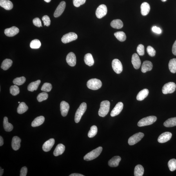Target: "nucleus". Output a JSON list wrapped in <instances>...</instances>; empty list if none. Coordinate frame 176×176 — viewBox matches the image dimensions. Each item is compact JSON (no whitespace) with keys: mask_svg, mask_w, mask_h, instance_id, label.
I'll return each mask as SVG.
<instances>
[{"mask_svg":"<svg viewBox=\"0 0 176 176\" xmlns=\"http://www.w3.org/2000/svg\"><path fill=\"white\" fill-rule=\"evenodd\" d=\"M42 20L44 22V26H48L50 25L51 23L50 18L47 15H44L42 18Z\"/></svg>","mask_w":176,"mask_h":176,"instance_id":"obj_46","label":"nucleus"},{"mask_svg":"<svg viewBox=\"0 0 176 176\" xmlns=\"http://www.w3.org/2000/svg\"><path fill=\"white\" fill-rule=\"evenodd\" d=\"M163 124L166 127H171L176 126V117L168 119L164 122Z\"/></svg>","mask_w":176,"mask_h":176,"instance_id":"obj_31","label":"nucleus"},{"mask_svg":"<svg viewBox=\"0 0 176 176\" xmlns=\"http://www.w3.org/2000/svg\"><path fill=\"white\" fill-rule=\"evenodd\" d=\"M107 12V7L104 4L100 5L96 11V15L98 18L100 19L106 15Z\"/></svg>","mask_w":176,"mask_h":176,"instance_id":"obj_9","label":"nucleus"},{"mask_svg":"<svg viewBox=\"0 0 176 176\" xmlns=\"http://www.w3.org/2000/svg\"><path fill=\"white\" fill-rule=\"evenodd\" d=\"M176 84L173 82H170L165 84L162 88V92L164 94L173 93L175 90Z\"/></svg>","mask_w":176,"mask_h":176,"instance_id":"obj_6","label":"nucleus"},{"mask_svg":"<svg viewBox=\"0 0 176 176\" xmlns=\"http://www.w3.org/2000/svg\"><path fill=\"white\" fill-rule=\"evenodd\" d=\"M172 137V134L166 132L161 134L158 138V142L160 143H163L169 141Z\"/></svg>","mask_w":176,"mask_h":176,"instance_id":"obj_11","label":"nucleus"},{"mask_svg":"<svg viewBox=\"0 0 176 176\" xmlns=\"http://www.w3.org/2000/svg\"><path fill=\"white\" fill-rule=\"evenodd\" d=\"M60 108L62 115L63 117H65L67 115L69 110V105L65 101H62L60 105Z\"/></svg>","mask_w":176,"mask_h":176,"instance_id":"obj_15","label":"nucleus"},{"mask_svg":"<svg viewBox=\"0 0 176 176\" xmlns=\"http://www.w3.org/2000/svg\"><path fill=\"white\" fill-rule=\"evenodd\" d=\"M147 51L150 56L153 57L155 56L156 51L152 46H148L147 48Z\"/></svg>","mask_w":176,"mask_h":176,"instance_id":"obj_45","label":"nucleus"},{"mask_svg":"<svg viewBox=\"0 0 176 176\" xmlns=\"http://www.w3.org/2000/svg\"><path fill=\"white\" fill-rule=\"evenodd\" d=\"M123 108V104L122 102H120L116 105L114 108L111 111V116L112 117H114L119 115L121 112Z\"/></svg>","mask_w":176,"mask_h":176,"instance_id":"obj_12","label":"nucleus"},{"mask_svg":"<svg viewBox=\"0 0 176 176\" xmlns=\"http://www.w3.org/2000/svg\"><path fill=\"white\" fill-rule=\"evenodd\" d=\"M33 24L35 26L38 27H40L42 26L41 21L39 18H36L33 19Z\"/></svg>","mask_w":176,"mask_h":176,"instance_id":"obj_48","label":"nucleus"},{"mask_svg":"<svg viewBox=\"0 0 176 176\" xmlns=\"http://www.w3.org/2000/svg\"><path fill=\"white\" fill-rule=\"evenodd\" d=\"M28 109V107L24 102L20 103L17 109V113L20 114H23Z\"/></svg>","mask_w":176,"mask_h":176,"instance_id":"obj_33","label":"nucleus"},{"mask_svg":"<svg viewBox=\"0 0 176 176\" xmlns=\"http://www.w3.org/2000/svg\"><path fill=\"white\" fill-rule=\"evenodd\" d=\"M4 172V170L2 169L1 167H0V176H1L3 175Z\"/></svg>","mask_w":176,"mask_h":176,"instance_id":"obj_54","label":"nucleus"},{"mask_svg":"<svg viewBox=\"0 0 176 176\" xmlns=\"http://www.w3.org/2000/svg\"><path fill=\"white\" fill-rule=\"evenodd\" d=\"M86 0H73V5L76 7L83 5L86 3Z\"/></svg>","mask_w":176,"mask_h":176,"instance_id":"obj_47","label":"nucleus"},{"mask_svg":"<svg viewBox=\"0 0 176 176\" xmlns=\"http://www.w3.org/2000/svg\"><path fill=\"white\" fill-rule=\"evenodd\" d=\"M3 127L4 130L7 132H10L12 131L13 129L12 125L8 122V118L5 117L3 120Z\"/></svg>","mask_w":176,"mask_h":176,"instance_id":"obj_30","label":"nucleus"},{"mask_svg":"<svg viewBox=\"0 0 176 176\" xmlns=\"http://www.w3.org/2000/svg\"><path fill=\"white\" fill-rule=\"evenodd\" d=\"M161 1L162 2H165L167 1V0H161Z\"/></svg>","mask_w":176,"mask_h":176,"instance_id":"obj_56","label":"nucleus"},{"mask_svg":"<svg viewBox=\"0 0 176 176\" xmlns=\"http://www.w3.org/2000/svg\"><path fill=\"white\" fill-rule=\"evenodd\" d=\"M141 13L143 16H146L150 12V5L146 2H144L141 6Z\"/></svg>","mask_w":176,"mask_h":176,"instance_id":"obj_23","label":"nucleus"},{"mask_svg":"<svg viewBox=\"0 0 176 176\" xmlns=\"http://www.w3.org/2000/svg\"><path fill=\"white\" fill-rule=\"evenodd\" d=\"M48 95L46 92H43L40 93L38 95L37 99L39 102H41L48 99Z\"/></svg>","mask_w":176,"mask_h":176,"instance_id":"obj_41","label":"nucleus"},{"mask_svg":"<svg viewBox=\"0 0 176 176\" xmlns=\"http://www.w3.org/2000/svg\"><path fill=\"white\" fill-rule=\"evenodd\" d=\"M4 144V141L3 138L0 136V146H2Z\"/></svg>","mask_w":176,"mask_h":176,"instance_id":"obj_52","label":"nucleus"},{"mask_svg":"<svg viewBox=\"0 0 176 176\" xmlns=\"http://www.w3.org/2000/svg\"><path fill=\"white\" fill-rule=\"evenodd\" d=\"M169 168L171 171H174L176 170V160L171 159L168 162Z\"/></svg>","mask_w":176,"mask_h":176,"instance_id":"obj_40","label":"nucleus"},{"mask_svg":"<svg viewBox=\"0 0 176 176\" xmlns=\"http://www.w3.org/2000/svg\"><path fill=\"white\" fill-rule=\"evenodd\" d=\"M26 81V78L24 76H22L16 78L13 80V83L15 85L21 86L25 83Z\"/></svg>","mask_w":176,"mask_h":176,"instance_id":"obj_37","label":"nucleus"},{"mask_svg":"<svg viewBox=\"0 0 176 176\" xmlns=\"http://www.w3.org/2000/svg\"><path fill=\"white\" fill-rule=\"evenodd\" d=\"M84 175H82V174H80L77 173H74L70 175V176H84Z\"/></svg>","mask_w":176,"mask_h":176,"instance_id":"obj_53","label":"nucleus"},{"mask_svg":"<svg viewBox=\"0 0 176 176\" xmlns=\"http://www.w3.org/2000/svg\"><path fill=\"white\" fill-rule=\"evenodd\" d=\"M18 103H20V102H18Z\"/></svg>","mask_w":176,"mask_h":176,"instance_id":"obj_57","label":"nucleus"},{"mask_svg":"<svg viewBox=\"0 0 176 176\" xmlns=\"http://www.w3.org/2000/svg\"><path fill=\"white\" fill-rule=\"evenodd\" d=\"M66 6V3L65 2L62 1L60 3L54 13V16L55 17H58L61 16L64 12Z\"/></svg>","mask_w":176,"mask_h":176,"instance_id":"obj_14","label":"nucleus"},{"mask_svg":"<svg viewBox=\"0 0 176 176\" xmlns=\"http://www.w3.org/2000/svg\"><path fill=\"white\" fill-rule=\"evenodd\" d=\"M45 120V118L43 116L37 117L32 122V126L33 127L41 125L43 124Z\"/></svg>","mask_w":176,"mask_h":176,"instance_id":"obj_25","label":"nucleus"},{"mask_svg":"<svg viewBox=\"0 0 176 176\" xmlns=\"http://www.w3.org/2000/svg\"><path fill=\"white\" fill-rule=\"evenodd\" d=\"M65 146L63 144H58L53 152V155L55 156H57L62 155L65 150Z\"/></svg>","mask_w":176,"mask_h":176,"instance_id":"obj_24","label":"nucleus"},{"mask_svg":"<svg viewBox=\"0 0 176 176\" xmlns=\"http://www.w3.org/2000/svg\"><path fill=\"white\" fill-rule=\"evenodd\" d=\"M98 132V128L96 126L93 125L91 127L90 130L89 131L88 136L90 138L94 137L97 134Z\"/></svg>","mask_w":176,"mask_h":176,"instance_id":"obj_39","label":"nucleus"},{"mask_svg":"<svg viewBox=\"0 0 176 176\" xmlns=\"http://www.w3.org/2000/svg\"><path fill=\"white\" fill-rule=\"evenodd\" d=\"M78 36L75 33L70 32L63 35L61 39L62 43L67 44L74 41L77 39Z\"/></svg>","mask_w":176,"mask_h":176,"instance_id":"obj_8","label":"nucleus"},{"mask_svg":"<svg viewBox=\"0 0 176 176\" xmlns=\"http://www.w3.org/2000/svg\"><path fill=\"white\" fill-rule=\"evenodd\" d=\"M21 140L17 136L13 137L12 140V146L13 150L15 151L18 150L20 147Z\"/></svg>","mask_w":176,"mask_h":176,"instance_id":"obj_20","label":"nucleus"},{"mask_svg":"<svg viewBox=\"0 0 176 176\" xmlns=\"http://www.w3.org/2000/svg\"><path fill=\"white\" fill-rule=\"evenodd\" d=\"M86 108L87 105L85 102H83L80 105L75 113L74 119L75 123H79L82 116L85 112Z\"/></svg>","mask_w":176,"mask_h":176,"instance_id":"obj_4","label":"nucleus"},{"mask_svg":"<svg viewBox=\"0 0 176 176\" xmlns=\"http://www.w3.org/2000/svg\"><path fill=\"white\" fill-rule=\"evenodd\" d=\"M110 105V102L108 101H104L101 102L98 112L100 117H104L108 114L109 111Z\"/></svg>","mask_w":176,"mask_h":176,"instance_id":"obj_1","label":"nucleus"},{"mask_svg":"<svg viewBox=\"0 0 176 176\" xmlns=\"http://www.w3.org/2000/svg\"><path fill=\"white\" fill-rule=\"evenodd\" d=\"M51 0H44V1L46 3H49L51 1Z\"/></svg>","mask_w":176,"mask_h":176,"instance_id":"obj_55","label":"nucleus"},{"mask_svg":"<svg viewBox=\"0 0 176 176\" xmlns=\"http://www.w3.org/2000/svg\"><path fill=\"white\" fill-rule=\"evenodd\" d=\"M157 118L155 116H150L140 120L138 122V126L141 127L151 125L156 121Z\"/></svg>","mask_w":176,"mask_h":176,"instance_id":"obj_3","label":"nucleus"},{"mask_svg":"<svg viewBox=\"0 0 176 176\" xmlns=\"http://www.w3.org/2000/svg\"><path fill=\"white\" fill-rule=\"evenodd\" d=\"M19 30L18 28L15 26H13L10 28H7L4 31V33L7 36L13 37L15 36L19 32Z\"/></svg>","mask_w":176,"mask_h":176,"instance_id":"obj_17","label":"nucleus"},{"mask_svg":"<svg viewBox=\"0 0 176 176\" xmlns=\"http://www.w3.org/2000/svg\"><path fill=\"white\" fill-rule=\"evenodd\" d=\"M152 30L153 32L157 33V34H160L161 33L162 31L160 28L157 27L156 26H154L152 28Z\"/></svg>","mask_w":176,"mask_h":176,"instance_id":"obj_50","label":"nucleus"},{"mask_svg":"<svg viewBox=\"0 0 176 176\" xmlns=\"http://www.w3.org/2000/svg\"><path fill=\"white\" fill-rule=\"evenodd\" d=\"M144 136V134L142 132L136 133L129 138L128 144L130 146L133 145L141 141Z\"/></svg>","mask_w":176,"mask_h":176,"instance_id":"obj_7","label":"nucleus"},{"mask_svg":"<svg viewBox=\"0 0 176 176\" xmlns=\"http://www.w3.org/2000/svg\"><path fill=\"white\" fill-rule=\"evenodd\" d=\"M52 84L49 83H44L42 87L41 90L44 92H49L52 90Z\"/></svg>","mask_w":176,"mask_h":176,"instance_id":"obj_43","label":"nucleus"},{"mask_svg":"<svg viewBox=\"0 0 176 176\" xmlns=\"http://www.w3.org/2000/svg\"><path fill=\"white\" fill-rule=\"evenodd\" d=\"M66 61L69 65L74 67L76 64V57L74 53L71 52L69 53L66 57Z\"/></svg>","mask_w":176,"mask_h":176,"instance_id":"obj_13","label":"nucleus"},{"mask_svg":"<svg viewBox=\"0 0 176 176\" xmlns=\"http://www.w3.org/2000/svg\"><path fill=\"white\" fill-rule=\"evenodd\" d=\"M144 170L141 165H138L135 167L134 171L135 176H142L143 175Z\"/></svg>","mask_w":176,"mask_h":176,"instance_id":"obj_34","label":"nucleus"},{"mask_svg":"<svg viewBox=\"0 0 176 176\" xmlns=\"http://www.w3.org/2000/svg\"><path fill=\"white\" fill-rule=\"evenodd\" d=\"M102 150V147L100 146L86 154L84 158V160L86 161H90L94 159L101 154Z\"/></svg>","mask_w":176,"mask_h":176,"instance_id":"obj_2","label":"nucleus"},{"mask_svg":"<svg viewBox=\"0 0 176 176\" xmlns=\"http://www.w3.org/2000/svg\"><path fill=\"white\" fill-rule=\"evenodd\" d=\"M121 158L119 156H116L113 157L109 160L108 165L111 167H115L119 165L120 162L121 161Z\"/></svg>","mask_w":176,"mask_h":176,"instance_id":"obj_22","label":"nucleus"},{"mask_svg":"<svg viewBox=\"0 0 176 176\" xmlns=\"http://www.w3.org/2000/svg\"><path fill=\"white\" fill-rule=\"evenodd\" d=\"M169 68L170 72L173 73H176V59L170 60L169 63Z\"/></svg>","mask_w":176,"mask_h":176,"instance_id":"obj_35","label":"nucleus"},{"mask_svg":"<svg viewBox=\"0 0 176 176\" xmlns=\"http://www.w3.org/2000/svg\"><path fill=\"white\" fill-rule=\"evenodd\" d=\"M102 85L101 80L96 78L91 79L88 80L87 83L88 88L93 90H98L101 87Z\"/></svg>","mask_w":176,"mask_h":176,"instance_id":"obj_5","label":"nucleus"},{"mask_svg":"<svg viewBox=\"0 0 176 176\" xmlns=\"http://www.w3.org/2000/svg\"><path fill=\"white\" fill-rule=\"evenodd\" d=\"M13 61L10 59H6L2 62L1 68L4 70L8 69L12 66Z\"/></svg>","mask_w":176,"mask_h":176,"instance_id":"obj_32","label":"nucleus"},{"mask_svg":"<svg viewBox=\"0 0 176 176\" xmlns=\"http://www.w3.org/2000/svg\"><path fill=\"white\" fill-rule=\"evenodd\" d=\"M112 67L113 71L117 74H120L123 71V66L121 62L117 59H113L112 62Z\"/></svg>","mask_w":176,"mask_h":176,"instance_id":"obj_10","label":"nucleus"},{"mask_svg":"<svg viewBox=\"0 0 176 176\" xmlns=\"http://www.w3.org/2000/svg\"><path fill=\"white\" fill-rule=\"evenodd\" d=\"M153 64L152 62L149 61H145L143 62L142 66L141 71L143 73H146L148 71L152 70Z\"/></svg>","mask_w":176,"mask_h":176,"instance_id":"obj_19","label":"nucleus"},{"mask_svg":"<svg viewBox=\"0 0 176 176\" xmlns=\"http://www.w3.org/2000/svg\"><path fill=\"white\" fill-rule=\"evenodd\" d=\"M10 92L13 96H16L19 94L20 90L18 86L16 85L12 86L10 88Z\"/></svg>","mask_w":176,"mask_h":176,"instance_id":"obj_42","label":"nucleus"},{"mask_svg":"<svg viewBox=\"0 0 176 176\" xmlns=\"http://www.w3.org/2000/svg\"><path fill=\"white\" fill-rule=\"evenodd\" d=\"M55 143L54 139L51 138L44 142L43 146V150L45 152L50 151L52 149Z\"/></svg>","mask_w":176,"mask_h":176,"instance_id":"obj_18","label":"nucleus"},{"mask_svg":"<svg viewBox=\"0 0 176 176\" xmlns=\"http://www.w3.org/2000/svg\"><path fill=\"white\" fill-rule=\"evenodd\" d=\"M111 26L113 28L119 29L123 27V24L121 20L115 19L111 22Z\"/></svg>","mask_w":176,"mask_h":176,"instance_id":"obj_29","label":"nucleus"},{"mask_svg":"<svg viewBox=\"0 0 176 176\" xmlns=\"http://www.w3.org/2000/svg\"><path fill=\"white\" fill-rule=\"evenodd\" d=\"M84 61L86 64L89 66L93 65L94 62L92 55L90 53H87L85 55Z\"/></svg>","mask_w":176,"mask_h":176,"instance_id":"obj_27","label":"nucleus"},{"mask_svg":"<svg viewBox=\"0 0 176 176\" xmlns=\"http://www.w3.org/2000/svg\"><path fill=\"white\" fill-rule=\"evenodd\" d=\"M137 52L140 56H142L144 54V46L142 44H139L138 45L137 48Z\"/></svg>","mask_w":176,"mask_h":176,"instance_id":"obj_44","label":"nucleus"},{"mask_svg":"<svg viewBox=\"0 0 176 176\" xmlns=\"http://www.w3.org/2000/svg\"><path fill=\"white\" fill-rule=\"evenodd\" d=\"M28 172V169L26 167H22L20 171V176H26Z\"/></svg>","mask_w":176,"mask_h":176,"instance_id":"obj_49","label":"nucleus"},{"mask_svg":"<svg viewBox=\"0 0 176 176\" xmlns=\"http://www.w3.org/2000/svg\"><path fill=\"white\" fill-rule=\"evenodd\" d=\"M131 62L135 69H138L141 65V61L139 57L136 53H134L132 55Z\"/></svg>","mask_w":176,"mask_h":176,"instance_id":"obj_16","label":"nucleus"},{"mask_svg":"<svg viewBox=\"0 0 176 176\" xmlns=\"http://www.w3.org/2000/svg\"><path fill=\"white\" fill-rule=\"evenodd\" d=\"M172 52L174 55H176V40L173 46Z\"/></svg>","mask_w":176,"mask_h":176,"instance_id":"obj_51","label":"nucleus"},{"mask_svg":"<svg viewBox=\"0 0 176 176\" xmlns=\"http://www.w3.org/2000/svg\"><path fill=\"white\" fill-rule=\"evenodd\" d=\"M41 44L39 40L35 39L32 40L31 42L30 46L31 48L34 49H37L41 47Z\"/></svg>","mask_w":176,"mask_h":176,"instance_id":"obj_38","label":"nucleus"},{"mask_svg":"<svg viewBox=\"0 0 176 176\" xmlns=\"http://www.w3.org/2000/svg\"><path fill=\"white\" fill-rule=\"evenodd\" d=\"M41 83V80H39L32 82L29 84L28 86V90L29 91H31V92H33L35 90H36Z\"/></svg>","mask_w":176,"mask_h":176,"instance_id":"obj_28","label":"nucleus"},{"mask_svg":"<svg viewBox=\"0 0 176 176\" xmlns=\"http://www.w3.org/2000/svg\"><path fill=\"white\" fill-rule=\"evenodd\" d=\"M149 94V90L148 89H144L140 91L138 93L136 97L138 101H142L148 96Z\"/></svg>","mask_w":176,"mask_h":176,"instance_id":"obj_26","label":"nucleus"},{"mask_svg":"<svg viewBox=\"0 0 176 176\" xmlns=\"http://www.w3.org/2000/svg\"><path fill=\"white\" fill-rule=\"evenodd\" d=\"M0 6L7 10L12 9L13 7L12 2L9 0H0Z\"/></svg>","mask_w":176,"mask_h":176,"instance_id":"obj_21","label":"nucleus"},{"mask_svg":"<svg viewBox=\"0 0 176 176\" xmlns=\"http://www.w3.org/2000/svg\"><path fill=\"white\" fill-rule=\"evenodd\" d=\"M115 36L120 42L125 41L126 39V35L123 32H119L114 33Z\"/></svg>","mask_w":176,"mask_h":176,"instance_id":"obj_36","label":"nucleus"}]
</instances>
